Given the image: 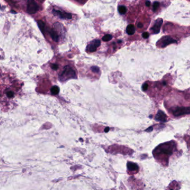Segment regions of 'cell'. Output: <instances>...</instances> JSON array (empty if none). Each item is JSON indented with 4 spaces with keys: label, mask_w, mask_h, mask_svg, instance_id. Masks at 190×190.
<instances>
[{
    "label": "cell",
    "mask_w": 190,
    "mask_h": 190,
    "mask_svg": "<svg viewBox=\"0 0 190 190\" xmlns=\"http://www.w3.org/2000/svg\"><path fill=\"white\" fill-rule=\"evenodd\" d=\"M173 114L175 116L190 114V107H177L173 110Z\"/></svg>",
    "instance_id": "6da1fadb"
},
{
    "label": "cell",
    "mask_w": 190,
    "mask_h": 190,
    "mask_svg": "<svg viewBox=\"0 0 190 190\" xmlns=\"http://www.w3.org/2000/svg\"><path fill=\"white\" fill-rule=\"evenodd\" d=\"M39 7L34 0H27V11L30 14H34L38 11Z\"/></svg>",
    "instance_id": "7a4b0ae2"
},
{
    "label": "cell",
    "mask_w": 190,
    "mask_h": 190,
    "mask_svg": "<svg viewBox=\"0 0 190 190\" xmlns=\"http://www.w3.org/2000/svg\"><path fill=\"white\" fill-rule=\"evenodd\" d=\"M53 12L55 15L59 16L60 19H71L72 17V16L70 13L66 12L54 10Z\"/></svg>",
    "instance_id": "3957f363"
},
{
    "label": "cell",
    "mask_w": 190,
    "mask_h": 190,
    "mask_svg": "<svg viewBox=\"0 0 190 190\" xmlns=\"http://www.w3.org/2000/svg\"><path fill=\"white\" fill-rule=\"evenodd\" d=\"M174 43H177V41L171 37L170 36H165L161 40L162 47H165L168 45Z\"/></svg>",
    "instance_id": "277c9868"
},
{
    "label": "cell",
    "mask_w": 190,
    "mask_h": 190,
    "mask_svg": "<svg viewBox=\"0 0 190 190\" xmlns=\"http://www.w3.org/2000/svg\"><path fill=\"white\" fill-rule=\"evenodd\" d=\"M163 23V19H158L155 21V23L153 25L151 30L155 34H157L160 32V29Z\"/></svg>",
    "instance_id": "5b68a950"
},
{
    "label": "cell",
    "mask_w": 190,
    "mask_h": 190,
    "mask_svg": "<svg viewBox=\"0 0 190 190\" xmlns=\"http://www.w3.org/2000/svg\"><path fill=\"white\" fill-rule=\"evenodd\" d=\"M167 117L166 114H164V112L162 111H158L155 116V120L158 121L165 122L167 121Z\"/></svg>",
    "instance_id": "8992f818"
},
{
    "label": "cell",
    "mask_w": 190,
    "mask_h": 190,
    "mask_svg": "<svg viewBox=\"0 0 190 190\" xmlns=\"http://www.w3.org/2000/svg\"><path fill=\"white\" fill-rule=\"evenodd\" d=\"M69 75H70L72 77V76L75 77V74L74 71H72V69L70 68L68 66H67V67H65L64 70L62 73V76H64L65 77H68Z\"/></svg>",
    "instance_id": "52a82bcc"
},
{
    "label": "cell",
    "mask_w": 190,
    "mask_h": 190,
    "mask_svg": "<svg viewBox=\"0 0 190 190\" xmlns=\"http://www.w3.org/2000/svg\"><path fill=\"white\" fill-rule=\"evenodd\" d=\"M160 152L164 155L170 156L172 153V150L169 146H163L162 147L160 148Z\"/></svg>",
    "instance_id": "ba28073f"
},
{
    "label": "cell",
    "mask_w": 190,
    "mask_h": 190,
    "mask_svg": "<svg viewBox=\"0 0 190 190\" xmlns=\"http://www.w3.org/2000/svg\"><path fill=\"white\" fill-rule=\"evenodd\" d=\"M128 170L130 171H138L139 167L137 164L131 162H128L127 164Z\"/></svg>",
    "instance_id": "9c48e42d"
},
{
    "label": "cell",
    "mask_w": 190,
    "mask_h": 190,
    "mask_svg": "<svg viewBox=\"0 0 190 190\" xmlns=\"http://www.w3.org/2000/svg\"><path fill=\"white\" fill-rule=\"evenodd\" d=\"M126 32L129 35H133L136 32V28L133 25H129L127 27Z\"/></svg>",
    "instance_id": "30bf717a"
},
{
    "label": "cell",
    "mask_w": 190,
    "mask_h": 190,
    "mask_svg": "<svg viewBox=\"0 0 190 190\" xmlns=\"http://www.w3.org/2000/svg\"><path fill=\"white\" fill-rule=\"evenodd\" d=\"M50 34L51 37V38H53L54 41H55V42H58L59 41V35L57 34V32L55 30L52 29L50 31Z\"/></svg>",
    "instance_id": "8fae6325"
},
{
    "label": "cell",
    "mask_w": 190,
    "mask_h": 190,
    "mask_svg": "<svg viewBox=\"0 0 190 190\" xmlns=\"http://www.w3.org/2000/svg\"><path fill=\"white\" fill-rule=\"evenodd\" d=\"M97 49V47L95 46L94 43L93 42V41H92L91 42L90 44H89V45H88L87 47V49L90 52H94Z\"/></svg>",
    "instance_id": "7c38bea8"
},
{
    "label": "cell",
    "mask_w": 190,
    "mask_h": 190,
    "mask_svg": "<svg viewBox=\"0 0 190 190\" xmlns=\"http://www.w3.org/2000/svg\"><path fill=\"white\" fill-rule=\"evenodd\" d=\"M59 91H60V88L57 86H54L53 87H52L50 90L51 94L54 95H57L59 93Z\"/></svg>",
    "instance_id": "4fadbf2b"
},
{
    "label": "cell",
    "mask_w": 190,
    "mask_h": 190,
    "mask_svg": "<svg viewBox=\"0 0 190 190\" xmlns=\"http://www.w3.org/2000/svg\"><path fill=\"white\" fill-rule=\"evenodd\" d=\"M127 8L124 6H120L118 7V11L119 12L120 14L121 15H124L127 12Z\"/></svg>",
    "instance_id": "5bb4252c"
},
{
    "label": "cell",
    "mask_w": 190,
    "mask_h": 190,
    "mask_svg": "<svg viewBox=\"0 0 190 190\" xmlns=\"http://www.w3.org/2000/svg\"><path fill=\"white\" fill-rule=\"evenodd\" d=\"M38 27L40 29L41 31L42 32H44V30H45V24L44 23L42 22V21H38Z\"/></svg>",
    "instance_id": "9a60e30c"
},
{
    "label": "cell",
    "mask_w": 190,
    "mask_h": 190,
    "mask_svg": "<svg viewBox=\"0 0 190 190\" xmlns=\"http://www.w3.org/2000/svg\"><path fill=\"white\" fill-rule=\"evenodd\" d=\"M112 38V36L110 35V34H108L105 35L104 36H103L102 40H103V41L106 42V41H109L111 40Z\"/></svg>",
    "instance_id": "2e32d148"
},
{
    "label": "cell",
    "mask_w": 190,
    "mask_h": 190,
    "mask_svg": "<svg viewBox=\"0 0 190 190\" xmlns=\"http://www.w3.org/2000/svg\"><path fill=\"white\" fill-rule=\"evenodd\" d=\"M160 6V3L158 2H155L153 4V10L154 11H156Z\"/></svg>",
    "instance_id": "e0dca14e"
},
{
    "label": "cell",
    "mask_w": 190,
    "mask_h": 190,
    "mask_svg": "<svg viewBox=\"0 0 190 190\" xmlns=\"http://www.w3.org/2000/svg\"><path fill=\"white\" fill-rule=\"evenodd\" d=\"M51 68L55 71H57L58 70L59 66L57 64H52V65H51Z\"/></svg>",
    "instance_id": "ac0fdd59"
},
{
    "label": "cell",
    "mask_w": 190,
    "mask_h": 190,
    "mask_svg": "<svg viewBox=\"0 0 190 190\" xmlns=\"http://www.w3.org/2000/svg\"><path fill=\"white\" fill-rule=\"evenodd\" d=\"M6 95H7V96L9 98H12L14 97V94L13 92L9 91L6 93Z\"/></svg>",
    "instance_id": "d6986e66"
},
{
    "label": "cell",
    "mask_w": 190,
    "mask_h": 190,
    "mask_svg": "<svg viewBox=\"0 0 190 190\" xmlns=\"http://www.w3.org/2000/svg\"><path fill=\"white\" fill-rule=\"evenodd\" d=\"M91 70L94 72L97 73V72H99V69L98 67L94 66V67H91Z\"/></svg>",
    "instance_id": "ffe728a7"
},
{
    "label": "cell",
    "mask_w": 190,
    "mask_h": 190,
    "mask_svg": "<svg viewBox=\"0 0 190 190\" xmlns=\"http://www.w3.org/2000/svg\"><path fill=\"white\" fill-rule=\"evenodd\" d=\"M148 84L145 83L142 86V89L143 91H146L148 89Z\"/></svg>",
    "instance_id": "44dd1931"
},
{
    "label": "cell",
    "mask_w": 190,
    "mask_h": 190,
    "mask_svg": "<svg viewBox=\"0 0 190 190\" xmlns=\"http://www.w3.org/2000/svg\"><path fill=\"white\" fill-rule=\"evenodd\" d=\"M149 36V34H148L147 32H143V34H142V37L144 38H148Z\"/></svg>",
    "instance_id": "7402d4cb"
},
{
    "label": "cell",
    "mask_w": 190,
    "mask_h": 190,
    "mask_svg": "<svg viewBox=\"0 0 190 190\" xmlns=\"http://www.w3.org/2000/svg\"><path fill=\"white\" fill-rule=\"evenodd\" d=\"M153 127H148L147 129L146 130V131H147V132H151V131H153Z\"/></svg>",
    "instance_id": "603a6c76"
},
{
    "label": "cell",
    "mask_w": 190,
    "mask_h": 190,
    "mask_svg": "<svg viewBox=\"0 0 190 190\" xmlns=\"http://www.w3.org/2000/svg\"><path fill=\"white\" fill-rule=\"evenodd\" d=\"M146 5L147 7L150 6V5H151V2H150L149 1H147L146 2Z\"/></svg>",
    "instance_id": "cb8c5ba5"
},
{
    "label": "cell",
    "mask_w": 190,
    "mask_h": 190,
    "mask_svg": "<svg viewBox=\"0 0 190 190\" xmlns=\"http://www.w3.org/2000/svg\"><path fill=\"white\" fill-rule=\"evenodd\" d=\"M143 25L142 23H139L138 24V27H139V28H142V27H143Z\"/></svg>",
    "instance_id": "d4e9b609"
},
{
    "label": "cell",
    "mask_w": 190,
    "mask_h": 190,
    "mask_svg": "<svg viewBox=\"0 0 190 190\" xmlns=\"http://www.w3.org/2000/svg\"><path fill=\"white\" fill-rule=\"evenodd\" d=\"M109 131V127H106L104 130L105 132H108Z\"/></svg>",
    "instance_id": "484cf974"
}]
</instances>
